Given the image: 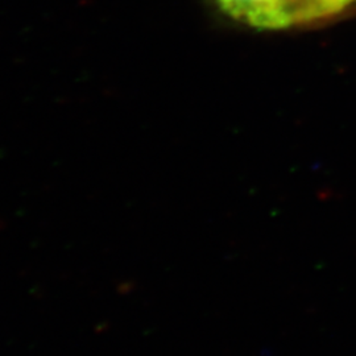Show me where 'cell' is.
I'll return each instance as SVG.
<instances>
[{"label": "cell", "mask_w": 356, "mask_h": 356, "mask_svg": "<svg viewBox=\"0 0 356 356\" xmlns=\"http://www.w3.org/2000/svg\"><path fill=\"white\" fill-rule=\"evenodd\" d=\"M231 19L256 29L304 26L341 13L355 0H216Z\"/></svg>", "instance_id": "6da1fadb"}]
</instances>
